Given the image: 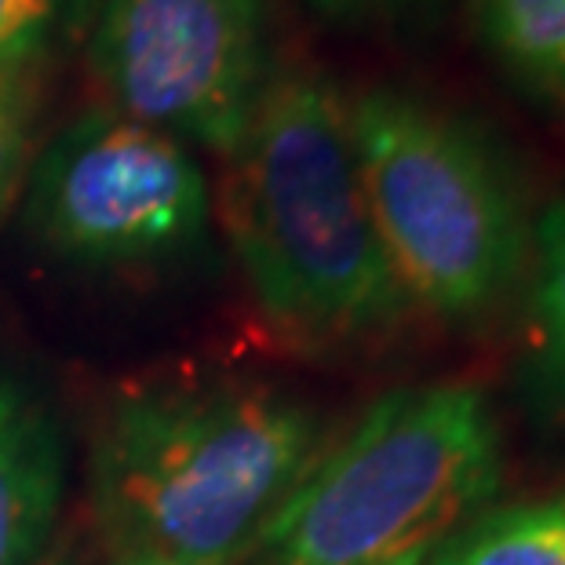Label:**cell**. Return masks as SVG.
<instances>
[{"mask_svg": "<svg viewBox=\"0 0 565 565\" xmlns=\"http://www.w3.org/2000/svg\"><path fill=\"white\" fill-rule=\"evenodd\" d=\"M220 215L259 315L288 343L343 347L402 321L408 303L372 223L351 103L318 70H270L223 153Z\"/></svg>", "mask_w": 565, "mask_h": 565, "instance_id": "1", "label": "cell"}, {"mask_svg": "<svg viewBox=\"0 0 565 565\" xmlns=\"http://www.w3.org/2000/svg\"><path fill=\"white\" fill-rule=\"evenodd\" d=\"M296 394L248 380L136 391L92 445V508L117 555L242 565L321 452Z\"/></svg>", "mask_w": 565, "mask_h": 565, "instance_id": "2", "label": "cell"}, {"mask_svg": "<svg viewBox=\"0 0 565 565\" xmlns=\"http://www.w3.org/2000/svg\"><path fill=\"white\" fill-rule=\"evenodd\" d=\"M500 471V424L482 387H398L315 456L242 565H424L486 511Z\"/></svg>", "mask_w": 565, "mask_h": 565, "instance_id": "3", "label": "cell"}, {"mask_svg": "<svg viewBox=\"0 0 565 565\" xmlns=\"http://www.w3.org/2000/svg\"><path fill=\"white\" fill-rule=\"evenodd\" d=\"M351 131L405 303L449 324H475L508 303L533 234L500 150L463 117L398 88L358 95Z\"/></svg>", "mask_w": 565, "mask_h": 565, "instance_id": "4", "label": "cell"}, {"mask_svg": "<svg viewBox=\"0 0 565 565\" xmlns=\"http://www.w3.org/2000/svg\"><path fill=\"white\" fill-rule=\"evenodd\" d=\"M263 0H106L88 63L110 110L223 153L270 81Z\"/></svg>", "mask_w": 565, "mask_h": 565, "instance_id": "5", "label": "cell"}, {"mask_svg": "<svg viewBox=\"0 0 565 565\" xmlns=\"http://www.w3.org/2000/svg\"><path fill=\"white\" fill-rule=\"evenodd\" d=\"M212 194L194 153L164 131L92 110L47 142L30 175V223L77 263H147L198 242Z\"/></svg>", "mask_w": 565, "mask_h": 565, "instance_id": "6", "label": "cell"}, {"mask_svg": "<svg viewBox=\"0 0 565 565\" xmlns=\"http://www.w3.org/2000/svg\"><path fill=\"white\" fill-rule=\"evenodd\" d=\"M66 492L58 419L0 365V565H38Z\"/></svg>", "mask_w": 565, "mask_h": 565, "instance_id": "7", "label": "cell"}, {"mask_svg": "<svg viewBox=\"0 0 565 565\" xmlns=\"http://www.w3.org/2000/svg\"><path fill=\"white\" fill-rule=\"evenodd\" d=\"M478 33L519 88L565 106V0H475Z\"/></svg>", "mask_w": 565, "mask_h": 565, "instance_id": "8", "label": "cell"}, {"mask_svg": "<svg viewBox=\"0 0 565 565\" xmlns=\"http://www.w3.org/2000/svg\"><path fill=\"white\" fill-rule=\"evenodd\" d=\"M427 565H565V492L475 514Z\"/></svg>", "mask_w": 565, "mask_h": 565, "instance_id": "9", "label": "cell"}, {"mask_svg": "<svg viewBox=\"0 0 565 565\" xmlns=\"http://www.w3.org/2000/svg\"><path fill=\"white\" fill-rule=\"evenodd\" d=\"M529 383L536 402L565 416V198L551 201L533 226Z\"/></svg>", "mask_w": 565, "mask_h": 565, "instance_id": "10", "label": "cell"}, {"mask_svg": "<svg viewBox=\"0 0 565 565\" xmlns=\"http://www.w3.org/2000/svg\"><path fill=\"white\" fill-rule=\"evenodd\" d=\"M92 0H0V77L30 74L38 58L70 38Z\"/></svg>", "mask_w": 565, "mask_h": 565, "instance_id": "11", "label": "cell"}, {"mask_svg": "<svg viewBox=\"0 0 565 565\" xmlns=\"http://www.w3.org/2000/svg\"><path fill=\"white\" fill-rule=\"evenodd\" d=\"M33 136V92L26 74L0 77V215L15 201L26 175Z\"/></svg>", "mask_w": 565, "mask_h": 565, "instance_id": "12", "label": "cell"}, {"mask_svg": "<svg viewBox=\"0 0 565 565\" xmlns=\"http://www.w3.org/2000/svg\"><path fill=\"white\" fill-rule=\"evenodd\" d=\"M110 565H212V562H179V558H158V555H117Z\"/></svg>", "mask_w": 565, "mask_h": 565, "instance_id": "13", "label": "cell"}, {"mask_svg": "<svg viewBox=\"0 0 565 565\" xmlns=\"http://www.w3.org/2000/svg\"><path fill=\"white\" fill-rule=\"evenodd\" d=\"M310 4H318L324 11H347V8H354L358 0H310Z\"/></svg>", "mask_w": 565, "mask_h": 565, "instance_id": "14", "label": "cell"}, {"mask_svg": "<svg viewBox=\"0 0 565 565\" xmlns=\"http://www.w3.org/2000/svg\"><path fill=\"white\" fill-rule=\"evenodd\" d=\"M55 565H66V562H55Z\"/></svg>", "mask_w": 565, "mask_h": 565, "instance_id": "15", "label": "cell"}, {"mask_svg": "<svg viewBox=\"0 0 565 565\" xmlns=\"http://www.w3.org/2000/svg\"><path fill=\"white\" fill-rule=\"evenodd\" d=\"M424 565H427V562H424Z\"/></svg>", "mask_w": 565, "mask_h": 565, "instance_id": "16", "label": "cell"}]
</instances>
